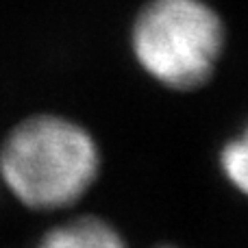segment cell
Returning <instances> with one entry per match:
<instances>
[{
    "label": "cell",
    "mask_w": 248,
    "mask_h": 248,
    "mask_svg": "<svg viewBox=\"0 0 248 248\" xmlns=\"http://www.w3.org/2000/svg\"><path fill=\"white\" fill-rule=\"evenodd\" d=\"M98 174V144L87 128L68 118H26L0 146V181L29 209L72 207Z\"/></svg>",
    "instance_id": "cell-1"
},
{
    "label": "cell",
    "mask_w": 248,
    "mask_h": 248,
    "mask_svg": "<svg viewBox=\"0 0 248 248\" xmlns=\"http://www.w3.org/2000/svg\"><path fill=\"white\" fill-rule=\"evenodd\" d=\"M224 24L205 0H150L133 24V55L148 77L172 90H196L218 68Z\"/></svg>",
    "instance_id": "cell-2"
},
{
    "label": "cell",
    "mask_w": 248,
    "mask_h": 248,
    "mask_svg": "<svg viewBox=\"0 0 248 248\" xmlns=\"http://www.w3.org/2000/svg\"><path fill=\"white\" fill-rule=\"evenodd\" d=\"M35 248H128L122 233L98 216L74 218L44 233Z\"/></svg>",
    "instance_id": "cell-3"
},
{
    "label": "cell",
    "mask_w": 248,
    "mask_h": 248,
    "mask_svg": "<svg viewBox=\"0 0 248 248\" xmlns=\"http://www.w3.org/2000/svg\"><path fill=\"white\" fill-rule=\"evenodd\" d=\"M220 168L229 183L248 198V126L222 148Z\"/></svg>",
    "instance_id": "cell-4"
},
{
    "label": "cell",
    "mask_w": 248,
    "mask_h": 248,
    "mask_svg": "<svg viewBox=\"0 0 248 248\" xmlns=\"http://www.w3.org/2000/svg\"><path fill=\"white\" fill-rule=\"evenodd\" d=\"M159 248H176V246H159Z\"/></svg>",
    "instance_id": "cell-5"
}]
</instances>
